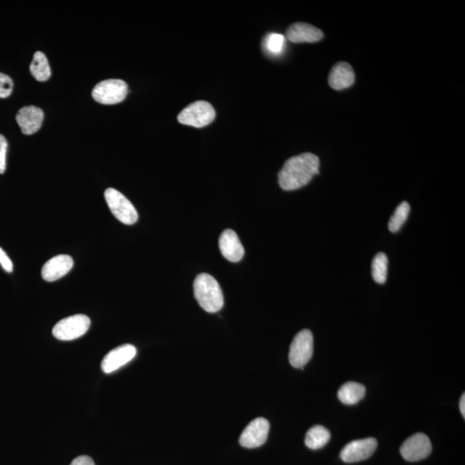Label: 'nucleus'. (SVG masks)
Instances as JSON below:
<instances>
[{
  "label": "nucleus",
  "mask_w": 465,
  "mask_h": 465,
  "mask_svg": "<svg viewBox=\"0 0 465 465\" xmlns=\"http://www.w3.org/2000/svg\"><path fill=\"white\" fill-rule=\"evenodd\" d=\"M320 159L317 156L305 152L289 159L278 173V184L285 191H294L310 183L315 175L319 174Z\"/></svg>",
  "instance_id": "nucleus-1"
},
{
  "label": "nucleus",
  "mask_w": 465,
  "mask_h": 465,
  "mask_svg": "<svg viewBox=\"0 0 465 465\" xmlns=\"http://www.w3.org/2000/svg\"><path fill=\"white\" fill-rule=\"evenodd\" d=\"M194 295L200 306L209 313H217L224 304L220 285L208 273L199 274L194 281Z\"/></svg>",
  "instance_id": "nucleus-2"
},
{
  "label": "nucleus",
  "mask_w": 465,
  "mask_h": 465,
  "mask_svg": "<svg viewBox=\"0 0 465 465\" xmlns=\"http://www.w3.org/2000/svg\"><path fill=\"white\" fill-rule=\"evenodd\" d=\"M105 198L111 213L117 220L126 225H132L138 220V213L130 201L116 189L109 188L105 192Z\"/></svg>",
  "instance_id": "nucleus-3"
},
{
  "label": "nucleus",
  "mask_w": 465,
  "mask_h": 465,
  "mask_svg": "<svg viewBox=\"0 0 465 465\" xmlns=\"http://www.w3.org/2000/svg\"><path fill=\"white\" fill-rule=\"evenodd\" d=\"M215 110L210 103L196 101L185 108L178 116L182 124L195 128L206 127L215 120Z\"/></svg>",
  "instance_id": "nucleus-4"
},
{
  "label": "nucleus",
  "mask_w": 465,
  "mask_h": 465,
  "mask_svg": "<svg viewBox=\"0 0 465 465\" xmlns=\"http://www.w3.org/2000/svg\"><path fill=\"white\" fill-rule=\"evenodd\" d=\"M314 337L308 329L300 331L289 348V360L295 368H303L313 355Z\"/></svg>",
  "instance_id": "nucleus-5"
},
{
  "label": "nucleus",
  "mask_w": 465,
  "mask_h": 465,
  "mask_svg": "<svg viewBox=\"0 0 465 465\" xmlns=\"http://www.w3.org/2000/svg\"><path fill=\"white\" fill-rule=\"evenodd\" d=\"M91 326V320L85 315H74L62 319L54 327V336L59 341H69L83 336Z\"/></svg>",
  "instance_id": "nucleus-6"
},
{
  "label": "nucleus",
  "mask_w": 465,
  "mask_h": 465,
  "mask_svg": "<svg viewBox=\"0 0 465 465\" xmlns=\"http://www.w3.org/2000/svg\"><path fill=\"white\" fill-rule=\"evenodd\" d=\"M128 85L122 80L100 82L92 90V98L103 105H115L124 101L128 95Z\"/></svg>",
  "instance_id": "nucleus-7"
},
{
  "label": "nucleus",
  "mask_w": 465,
  "mask_h": 465,
  "mask_svg": "<svg viewBox=\"0 0 465 465\" xmlns=\"http://www.w3.org/2000/svg\"><path fill=\"white\" fill-rule=\"evenodd\" d=\"M401 454L405 460L416 462L429 457L431 452V444L426 434L418 433L407 438L401 446Z\"/></svg>",
  "instance_id": "nucleus-8"
},
{
  "label": "nucleus",
  "mask_w": 465,
  "mask_h": 465,
  "mask_svg": "<svg viewBox=\"0 0 465 465\" xmlns=\"http://www.w3.org/2000/svg\"><path fill=\"white\" fill-rule=\"evenodd\" d=\"M270 423L265 418H257L248 424L240 437V444L245 448H257L265 444Z\"/></svg>",
  "instance_id": "nucleus-9"
},
{
  "label": "nucleus",
  "mask_w": 465,
  "mask_h": 465,
  "mask_svg": "<svg viewBox=\"0 0 465 465\" xmlns=\"http://www.w3.org/2000/svg\"><path fill=\"white\" fill-rule=\"evenodd\" d=\"M378 448L374 438H364L350 442L341 452V459L345 463H356L369 459Z\"/></svg>",
  "instance_id": "nucleus-10"
},
{
  "label": "nucleus",
  "mask_w": 465,
  "mask_h": 465,
  "mask_svg": "<svg viewBox=\"0 0 465 465\" xmlns=\"http://www.w3.org/2000/svg\"><path fill=\"white\" fill-rule=\"evenodd\" d=\"M136 352V348L130 344L122 345L111 350L102 361L103 371L105 373L116 371L135 358Z\"/></svg>",
  "instance_id": "nucleus-11"
},
{
  "label": "nucleus",
  "mask_w": 465,
  "mask_h": 465,
  "mask_svg": "<svg viewBox=\"0 0 465 465\" xmlns=\"http://www.w3.org/2000/svg\"><path fill=\"white\" fill-rule=\"evenodd\" d=\"M73 266L72 257L61 255L54 257L44 264L42 269V277L47 282L59 280L66 276Z\"/></svg>",
  "instance_id": "nucleus-12"
},
{
  "label": "nucleus",
  "mask_w": 465,
  "mask_h": 465,
  "mask_svg": "<svg viewBox=\"0 0 465 465\" xmlns=\"http://www.w3.org/2000/svg\"><path fill=\"white\" fill-rule=\"evenodd\" d=\"M219 248L223 257L229 262H238L243 258V245L234 230L226 229L222 232L219 239Z\"/></svg>",
  "instance_id": "nucleus-13"
},
{
  "label": "nucleus",
  "mask_w": 465,
  "mask_h": 465,
  "mask_svg": "<svg viewBox=\"0 0 465 465\" xmlns=\"http://www.w3.org/2000/svg\"><path fill=\"white\" fill-rule=\"evenodd\" d=\"M17 122L24 135H33L43 124L44 114L38 107L25 106L18 111Z\"/></svg>",
  "instance_id": "nucleus-14"
},
{
  "label": "nucleus",
  "mask_w": 465,
  "mask_h": 465,
  "mask_svg": "<svg viewBox=\"0 0 465 465\" xmlns=\"http://www.w3.org/2000/svg\"><path fill=\"white\" fill-rule=\"evenodd\" d=\"M286 36L289 41L294 43H316L323 38V33L321 29L315 28V26L305 24H294L286 31Z\"/></svg>",
  "instance_id": "nucleus-15"
},
{
  "label": "nucleus",
  "mask_w": 465,
  "mask_h": 465,
  "mask_svg": "<svg viewBox=\"0 0 465 465\" xmlns=\"http://www.w3.org/2000/svg\"><path fill=\"white\" fill-rule=\"evenodd\" d=\"M355 74L352 66L347 62H338L329 73V83L334 90H343L355 83Z\"/></svg>",
  "instance_id": "nucleus-16"
},
{
  "label": "nucleus",
  "mask_w": 465,
  "mask_h": 465,
  "mask_svg": "<svg viewBox=\"0 0 465 465\" xmlns=\"http://www.w3.org/2000/svg\"><path fill=\"white\" fill-rule=\"evenodd\" d=\"M366 395V387L356 382H345L338 392V398L342 403L355 405Z\"/></svg>",
  "instance_id": "nucleus-17"
},
{
  "label": "nucleus",
  "mask_w": 465,
  "mask_h": 465,
  "mask_svg": "<svg viewBox=\"0 0 465 465\" xmlns=\"http://www.w3.org/2000/svg\"><path fill=\"white\" fill-rule=\"evenodd\" d=\"M331 438L330 431L322 426H315L308 431L305 445L312 450L324 448Z\"/></svg>",
  "instance_id": "nucleus-18"
},
{
  "label": "nucleus",
  "mask_w": 465,
  "mask_h": 465,
  "mask_svg": "<svg viewBox=\"0 0 465 465\" xmlns=\"http://www.w3.org/2000/svg\"><path fill=\"white\" fill-rule=\"evenodd\" d=\"M31 72L38 81H46L51 76L50 63L43 52L37 51L31 64Z\"/></svg>",
  "instance_id": "nucleus-19"
},
{
  "label": "nucleus",
  "mask_w": 465,
  "mask_h": 465,
  "mask_svg": "<svg viewBox=\"0 0 465 465\" xmlns=\"http://www.w3.org/2000/svg\"><path fill=\"white\" fill-rule=\"evenodd\" d=\"M388 271V257L385 252H378L371 263V274L378 284H385Z\"/></svg>",
  "instance_id": "nucleus-20"
},
{
  "label": "nucleus",
  "mask_w": 465,
  "mask_h": 465,
  "mask_svg": "<svg viewBox=\"0 0 465 465\" xmlns=\"http://www.w3.org/2000/svg\"><path fill=\"white\" fill-rule=\"evenodd\" d=\"M409 212L410 206L408 202H403L398 206L389 222L390 232L396 233L400 230L404 222L407 221Z\"/></svg>",
  "instance_id": "nucleus-21"
},
{
  "label": "nucleus",
  "mask_w": 465,
  "mask_h": 465,
  "mask_svg": "<svg viewBox=\"0 0 465 465\" xmlns=\"http://www.w3.org/2000/svg\"><path fill=\"white\" fill-rule=\"evenodd\" d=\"M285 37L278 33H271L266 39V48L269 53L273 55L281 54L284 50Z\"/></svg>",
  "instance_id": "nucleus-22"
},
{
  "label": "nucleus",
  "mask_w": 465,
  "mask_h": 465,
  "mask_svg": "<svg viewBox=\"0 0 465 465\" xmlns=\"http://www.w3.org/2000/svg\"><path fill=\"white\" fill-rule=\"evenodd\" d=\"M13 80L8 76H6V74L0 73V98H8L13 92Z\"/></svg>",
  "instance_id": "nucleus-23"
},
{
  "label": "nucleus",
  "mask_w": 465,
  "mask_h": 465,
  "mask_svg": "<svg viewBox=\"0 0 465 465\" xmlns=\"http://www.w3.org/2000/svg\"><path fill=\"white\" fill-rule=\"evenodd\" d=\"M7 148H8V143H7L5 136L0 135V174L6 172Z\"/></svg>",
  "instance_id": "nucleus-24"
},
{
  "label": "nucleus",
  "mask_w": 465,
  "mask_h": 465,
  "mask_svg": "<svg viewBox=\"0 0 465 465\" xmlns=\"http://www.w3.org/2000/svg\"><path fill=\"white\" fill-rule=\"evenodd\" d=\"M0 265L3 267V269L6 271V273H10L13 271V264L12 260L9 258L8 256L6 254V252L0 248Z\"/></svg>",
  "instance_id": "nucleus-25"
},
{
  "label": "nucleus",
  "mask_w": 465,
  "mask_h": 465,
  "mask_svg": "<svg viewBox=\"0 0 465 465\" xmlns=\"http://www.w3.org/2000/svg\"><path fill=\"white\" fill-rule=\"evenodd\" d=\"M70 465H95V464L90 457L80 456L73 459Z\"/></svg>",
  "instance_id": "nucleus-26"
},
{
  "label": "nucleus",
  "mask_w": 465,
  "mask_h": 465,
  "mask_svg": "<svg viewBox=\"0 0 465 465\" xmlns=\"http://www.w3.org/2000/svg\"><path fill=\"white\" fill-rule=\"evenodd\" d=\"M459 408L461 414L465 417V395L463 394V396H461Z\"/></svg>",
  "instance_id": "nucleus-27"
}]
</instances>
